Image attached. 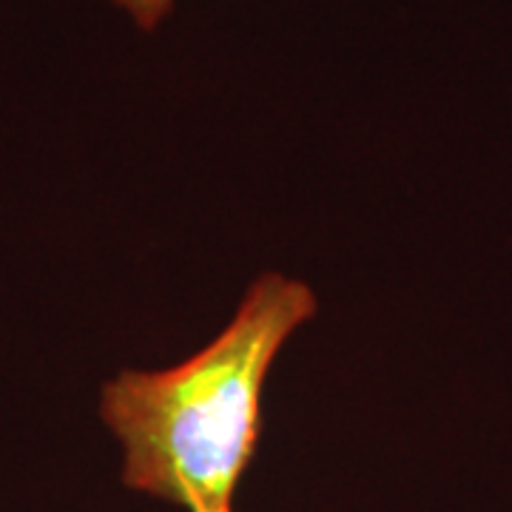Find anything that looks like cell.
Returning a JSON list of instances; mask_svg holds the SVG:
<instances>
[{"label":"cell","mask_w":512,"mask_h":512,"mask_svg":"<svg viewBox=\"0 0 512 512\" xmlns=\"http://www.w3.org/2000/svg\"><path fill=\"white\" fill-rule=\"evenodd\" d=\"M316 316L313 291L265 274L231 325L168 370H123L100 416L123 444V481L188 512H234V493L262 436V390L276 353Z\"/></svg>","instance_id":"obj_1"},{"label":"cell","mask_w":512,"mask_h":512,"mask_svg":"<svg viewBox=\"0 0 512 512\" xmlns=\"http://www.w3.org/2000/svg\"><path fill=\"white\" fill-rule=\"evenodd\" d=\"M111 3H117L120 9H126L128 15L134 18V23L140 26V29H157L160 26V20L171 12V6H174V0H111Z\"/></svg>","instance_id":"obj_2"}]
</instances>
